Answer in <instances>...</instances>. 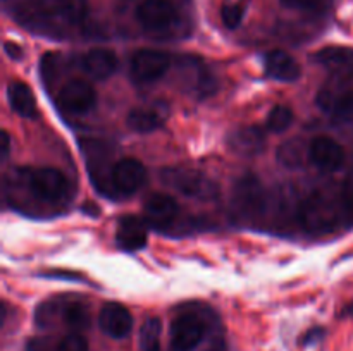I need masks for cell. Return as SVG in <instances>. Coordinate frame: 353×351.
<instances>
[{
	"label": "cell",
	"mask_w": 353,
	"mask_h": 351,
	"mask_svg": "<svg viewBox=\"0 0 353 351\" xmlns=\"http://www.w3.org/2000/svg\"><path fill=\"white\" fill-rule=\"evenodd\" d=\"M161 181L183 196L195 200H214L219 188L203 172L190 167H168L161 171Z\"/></svg>",
	"instance_id": "cell-1"
},
{
	"label": "cell",
	"mask_w": 353,
	"mask_h": 351,
	"mask_svg": "<svg viewBox=\"0 0 353 351\" xmlns=\"http://www.w3.org/2000/svg\"><path fill=\"white\" fill-rule=\"evenodd\" d=\"M316 102L327 116L353 120V72L333 74V81L321 89Z\"/></svg>",
	"instance_id": "cell-2"
},
{
	"label": "cell",
	"mask_w": 353,
	"mask_h": 351,
	"mask_svg": "<svg viewBox=\"0 0 353 351\" xmlns=\"http://www.w3.org/2000/svg\"><path fill=\"white\" fill-rule=\"evenodd\" d=\"M231 206L241 219H257L268 206V196L257 176L245 174L234 182L231 193Z\"/></svg>",
	"instance_id": "cell-3"
},
{
	"label": "cell",
	"mask_w": 353,
	"mask_h": 351,
	"mask_svg": "<svg viewBox=\"0 0 353 351\" xmlns=\"http://www.w3.org/2000/svg\"><path fill=\"white\" fill-rule=\"evenodd\" d=\"M26 184L30 186V191L34 198L47 203L62 202L69 191L65 176L54 167L26 171Z\"/></svg>",
	"instance_id": "cell-4"
},
{
	"label": "cell",
	"mask_w": 353,
	"mask_h": 351,
	"mask_svg": "<svg viewBox=\"0 0 353 351\" xmlns=\"http://www.w3.org/2000/svg\"><path fill=\"white\" fill-rule=\"evenodd\" d=\"M299 220L310 233H326L338 224L336 205L321 193H314L300 205Z\"/></svg>",
	"instance_id": "cell-5"
},
{
	"label": "cell",
	"mask_w": 353,
	"mask_h": 351,
	"mask_svg": "<svg viewBox=\"0 0 353 351\" xmlns=\"http://www.w3.org/2000/svg\"><path fill=\"white\" fill-rule=\"evenodd\" d=\"M205 320L199 313L186 312L174 319L171 326V346L174 351H193L205 337Z\"/></svg>",
	"instance_id": "cell-6"
},
{
	"label": "cell",
	"mask_w": 353,
	"mask_h": 351,
	"mask_svg": "<svg viewBox=\"0 0 353 351\" xmlns=\"http://www.w3.org/2000/svg\"><path fill=\"white\" fill-rule=\"evenodd\" d=\"M137 19L150 33H165L178 23V10L169 0H143L137 9Z\"/></svg>",
	"instance_id": "cell-7"
},
{
	"label": "cell",
	"mask_w": 353,
	"mask_h": 351,
	"mask_svg": "<svg viewBox=\"0 0 353 351\" xmlns=\"http://www.w3.org/2000/svg\"><path fill=\"white\" fill-rule=\"evenodd\" d=\"M147 181V169L138 158L126 157L114 162L110 186L123 196H131Z\"/></svg>",
	"instance_id": "cell-8"
},
{
	"label": "cell",
	"mask_w": 353,
	"mask_h": 351,
	"mask_svg": "<svg viewBox=\"0 0 353 351\" xmlns=\"http://www.w3.org/2000/svg\"><path fill=\"white\" fill-rule=\"evenodd\" d=\"M171 67V55L162 50L143 48L131 58V74L138 83H154Z\"/></svg>",
	"instance_id": "cell-9"
},
{
	"label": "cell",
	"mask_w": 353,
	"mask_h": 351,
	"mask_svg": "<svg viewBox=\"0 0 353 351\" xmlns=\"http://www.w3.org/2000/svg\"><path fill=\"white\" fill-rule=\"evenodd\" d=\"M59 105L71 114H88L97 105V92L85 79H72L61 88L57 95Z\"/></svg>",
	"instance_id": "cell-10"
},
{
	"label": "cell",
	"mask_w": 353,
	"mask_h": 351,
	"mask_svg": "<svg viewBox=\"0 0 353 351\" xmlns=\"http://www.w3.org/2000/svg\"><path fill=\"white\" fill-rule=\"evenodd\" d=\"M99 326L102 332L112 339H124L133 329V317L126 306L107 303L99 313Z\"/></svg>",
	"instance_id": "cell-11"
},
{
	"label": "cell",
	"mask_w": 353,
	"mask_h": 351,
	"mask_svg": "<svg viewBox=\"0 0 353 351\" xmlns=\"http://www.w3.org/2000/svg\"><path fill=\"white\" fill-rule=\"evenodd\" d=\"M183 71L185 72L186 85H188L190 92H193V95L200 96V98H205L216 93L217 89V79L209 69L203 64H200L196 58L193 57H185L179 62Z\"/></svg>",
	"instance_id": "cell-12"
},
{
	"label": "cell",
	"mask_w": 353,
	"mask_h": 351,
	"mask_svg": "<svg viewBox=\"0 0 353 351\" xmlns=\"http://www.w3.org/2000/svg\"><path fill=\"white\" fill-rule=\"evenodd\" d=\"M310 162L324 172H334L343 165L345 151L340 143L327 136L314 138L310 141Z\"/></svg>",
	"instance_id": "cell-13"
},
{
	"label": "cell",
	"mask_w": 353,
	"mask_h": 351,
	"mask_svg": "<svg viewBox=\"0 0 353 351\" xmlns=\"http://www.w3.org/2000/svg\"><path fill=\"white\" fill-rule=\"evenodd\" d=\"M265 133L259 126H245L233 131L228 138V145L234 153L241 157H254L264 151L265 148Z\"/></svg>",
	"instance_id": "cell-14"
},
{
	"label": "cell",
	"mask_w": 353,
	"mask_h": 351,
	"mask_svg": "<svg viewBox=\"0 0 353 351\" xmlns=\"http://www.w3.org/2000/svg\"><path fill=\"white\" fill-rule=\"evenodd\" d=\"M116 241L126 251L141 250L147 244V220L134 215L123 217L117 224Z\"/></svg>",
	"instance_id": "cell-15"
},
{
	"label": "cell",
	"mask_w": 353,
	"mask_h": 351,
	"mask_svg": "<svg viewBox=\"0 0 353 351\" xmlns=\"http://www.w3.org/2000/svg\"><path fill=\"white\" fill-rule=\"evenodd\" d=\"M117 65L119 62H117L116 54L107 48H93L81 57V69L97 81L110 78L116 72Z\"/></svg>",
	"instance_id": "cell-16"
},
{
	"label": "cell",
	"mask_w": 353,
	"mask_h": 351,
	"mask_svg": "<svg viewBox=\"0 0 353 351\" xmlns=\"http://www.w3.org/2000/svg\"><path fill=\"white\" fill-rule=\"evenodd\" d=\"M178 203L169 195H154L145 203V220L154 227H168L178 215Z\"/></svg>",
	"instance_id": "cell-17"
},
{
	"label": "cell",
	"mask_w": 353,
	"mask_h": 351,
	"mask_svg": "<svg viewBox=\"0 0 353 351\" xmlns=\"http://www.w3.org/2000/svg\"><path fill=\"white\" fill-rule=\"evenodd\" d=\"M168 105L165 103H155L147 109H133L128 114V126L134 133H152L159 129L168 119Z\"/></svg>",
	"instance_id": "cell-18"
},
{
	"label": "cell",
	"mask_w": 353,
	"mask_h": 351,
	"mask_svg": "<svg viewBox=\"0 0 353 351\" xmlns=\"http://www.w3.org/2000/svg\"><path fill=\"white\" fill-rule=\"evenodd\" d=\"M265 71L271 78L285 83L296 81L302 74L299 62L285 50H271L265 55Z\"/></svg>",
	"instance_id": "cell-19"
},
{
	"label": "cell",
	"mask_w": 353,
	"mask_h": 351,
	"mask_svg": "<svg viewBox=\"0 0 353 351\" xmlns=\"http://www.w3.org/2000/svg\"><path fill=\"white\" fill-rule=\"evenodd\" d=\"M7 100H9L10 109L24 119H37L40 116L33 92L24 83L10 81L7 86Z\"/></svg>",
	"instance_id": "cell-20"
},
{
	"label": "cell",
	"mask_w": 353,
	"mask_h": 351,
	"mask_svg": "<svg viewBox=\"0 0 353 351\" xmlns=\"http://www.w3.org/2000/svg\"><path fill=\"white\" fill-rule=\"evenodd\" d=\"M314 61L333 74H347L353 72V48L326 47L314 55Z\"/></svg>",
	"instance_id": "cell-21"
},
{
	"label": "cell",
	"mask_w": 353,
	"mask_h": 351,
	"mask_svg": "<svg viewBox=\"0 0 353 351\" xmlns=\"http://www.w3.org/2000/svg\"><path fill=\"white\" fill-rule=\"evenodd\" d=\"M276 158L286 169H302L310 160V143L303 138H292L278 148Z\"/></svg>",
	"instance_id": "cell-22"
},
{
	"label": "cell",
	"mask_w": 353,
	"mask_h": 351,
	"mask_svg": "<svg viewBox=\"0 0 353 351\" xmlns=\"http://www.w3.org/2000/svg\"><path fill=\"white\" fill-rule=\"evenodd\" d=\"M61 320L72 330H81L90 326V313L79 301H62Z\"/></svg>",
	"instance_id": "cell-23"
},
{
	"label": "cell",
	"mask_w": 353,
	"mask_h": 351,
	"mask_svg": "<svg viewBox=\"0 0 353 351\" xmlns=\"http://www.w3.org/2000/svg\"><path fill=\"white\" fill-rule=\"evenodd\" d=\"M161 336H162L161 320L155 319V317L147 319L140 327L138 351H162Z\"/></svg>",
	"instance_id": "cell-24"
},
{
	"label": "cell",
	"mask_w": 353,
	"mask_h": 351,
	"mask_svg": "<svg viewBox=\"0 0 353 351\" xmlns=\"http://www.w3.org/2000/svg\"><path fill=\"white\" fill-rule=\"evenodd\" d=\"M88 16L86 0H62L61 19L64 24H79Z\"/></svg>",
	"instance_id": "cell-25"
},
{
	"label": "cell",
	"mask_w": 353,
	"mask_h": 351,
	"mask_svg": "<svg viewBox=\"0 0 353 351\" xmlns=\"http://www.w3.org/2000/svg\"><path fill=\"white\" fill-rule=\"evenodd\" d=\"M293 123V112L290 107L286 105H276L272 107V110L269 112L268 120V129L272 133H283V131L288 129Z\"/></svg>",
	"instance_id": "cell-26"
},
{
	"label": "cell",
	"mask_w": 353,
	"mask_h": 351,
	"mask_svg": "<svg viewBox=\"0 0 353 351\" xmlns=\"http://www.w3.org/2000/svg\"><path fill=\"white\" fill-rule=\"evenodd\" d=\"M245 7L240 6V3H228V6L223 7L221 10V16H223V23L226 24V28L230 30H234L241 24V19H243Z\"/></svg>",
	"instance_id": "cell-27"
},
{
	"label": "cell",
	"mask_w": 353,
	"mask_h": 351,
	"mask_svg": "<svg viewBox=\"0 0 353 351\" xmlns=\"http://www.w3.org/2000/svg\"><path fill=\"white\" fill-rule=\"evenodd\" d=\"M55 351H88V343L85 337L78 332L68 334L61 343L57 344Z\"/></svg>",
	"instance_id": "cell-28"
},
{
	"label": "cell",
	"mask_w": 353,
	"mask_h": 351,
	"mask_svg": "<svg viewBox=\"0 0 353 351\" xmlns=\"http://www.w3.org/2000/svg\"><path fill=\"white\" fill-rule=\"evenodd\" d=\"M281 3L288 9H309L317 3V0H281Z\"/></svg>",
	"instance_id": "cell-29"
},
{
	"label": "cell",
	"mask_w": 353,
	"mask_h": 351,
	"mask_svg": "<svg viewBox=\"0 0 353 351\" xmlns=\"http://www.w3.org/2000/svg\"><path fill=\"white\" fill-rule=\"evenodd\" d=\"M6 52L10 58H16V61L23 57V50H21L19 45L16 43H6Z\"/></svg>",
	"instance_id": "cell-30"
},
{
	"label": "cell",
	"mask_w": 353,
	"mask_h": 351,
	"mask_svg": "<svg viewBox=\"0 0 353 351\" xmlns=\"http://www.w3.org/2000/svg\"><path fill=\"white\" fill-rule=\"evenodd\" d=\"M0 151H2V158H7L10 151V136L7 131H2V147H0Z\"/></svg>",
	"instance_id": "cell-31"
},
{
	"label": "cell",
	"mask_w": 353,
	"mask_h": 351,
	"mask_svg": "<svg viewBox=\"0 0 353 351\" xmlns=\"http://www.w3.org/2000/svg\"><path fill=\"white\" fill-rule=\"evenodd\" d=\"M345 206L348 209V212L353 215V188H348V191L345 193V198H343Z\"/></svg>",
	"instance_id": "cell-32"
},
{
	"label": "cell",
	"mask_w": 353,
	"mask_h": 351,
	"mask_svg": "<svg viewBox=\"0 0 353 351\" xmlns=\"http://www.w3.org/2000/svg\"><path fill=\"white\" fill-rule=\"evenodd\" d=\"M178 3H181V6H186V3H190V0H176Z\"/></svg>",
	"instance_id": "cell-33"
}]
</instances>
